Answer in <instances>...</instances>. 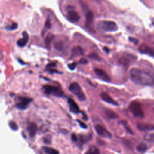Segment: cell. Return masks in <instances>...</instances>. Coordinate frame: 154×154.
Listing matches in <instances>:
<instances>
[{
	"label": "cell",
	"instance_id": "obj_1",
	"mask_svg": "<svg viewBox=\"0 0 154 154\" xmlns=\"http://www.w3.org/2000/svg\"><path fill=\"white\" fill-rule=\"evenodd\" d=\"M130 78L136 84L151 86L154 84V78L148 72L138 68H132L130 70Z\"/></svg>",
	"mask_w": 154,
	"mask_h": 154
},
{
	"label": "cell",
	"instance_id": "obj_2",
	"mask_svg": "<svg viewBox=\"0 0 154 154\" xmlns=\"http://www.w3.org/2000/svg\"><path fill=\"white\" fill-rule=\"evenodd\" d=\"M69 91L75 94L81 101H84L86 99L85 95L80 85L76 82H72L69 87Z\"/></svg>",
	"mask_w": 154,
	"mask_h": 154
},
{
	"label": "cell",
	"instance_id": "obj_3",
	"mask_svg": "<svg viewBox=\"0 0 154 154\" xmlns=\"http://www.w3.org/2000/svg\"><path fill=\"white\" fill-rule=\"evenodd\" d=\"M130 111L136 117L143 118L144 116V111L143 110L141 104L137 101H132L129 105Z\"/></svg>",
	"mask_w": 154,
	"mask_h": 154
},
{
	"label": "cell",
	"instance_id": "obj_4",
	"mask_svg": "<svg viewBox=\"0 0 154 154\" xmlns=\"http://www.w3.org/2000/svg\"><path fill=\"white\" fill-rule=\"evenodd\" d=\"M100 28L106 32H114L117 30L118 26L116 22L109 20H102L99 23Z\"/></svg>",
	"mask_w": 154,
	"mask_h": 154
},
{
	"label": "cell",
	"instance_id": "obj_5",
	"mask_svg": "<svg viewBox=\"0 0 154 154\" xmlns=\"http://www.w3.org/2000/svg\"><path fill=\"white\" fill-rule=\"evenodd\" d=\"M43 90L47 94H52L57 97H63L64 96L63 91L58 87L55 86L45 85L43 87Z\"/></svg>",
	"mask_w": 154,
	"mask_h": 154
},
{
	"label": "cell",
	"instance_id": "obj_6",
	"mask_svg": "<svg viewBox=\"0 0 154 154\" xmlns=\"http://www.w3.org/2000/svg\"><path fill=\"white\" fill-rule=\"evenodd\" d=\"M95 131L96 133L100 137L104 138H111V133L107 131L103 126H101L100 125H97L94 127Z\"/></svg>",
	"mask_w": 154,
	"mask_h": 154
},
{
	"label": "cell",
	"instance_id": "obj_7",
	"mask_svg": "<svg viewBox=\"0 0 154 154\" xmlns=\"http://www.w3.org/2000/svg\"><path fill=\"white\" fill-rule=\"evenodd\" d=\"M136 59V57L131 54H125L119 59V63L123 66H128L131 62Z\"/></svg>",
	"mask_w": 154,
	"mask_h": 154
},
{
	"label": "cell",
	"instance_id": "obj_8",
	"mask_svg": "<svg viewBox=\"0 0 154 154\" xmlns=\"http://www.w3.org/2000/svg\"><path fill=\"white\" fill-rule=\"evenodd\" d=\"M19 102L16 104V107L19 109L23 110L27 108L29 102L32 101V99L25 97H19Z\"/></svg>",
	"mask_w": 154,
	"mask_h": 154
},
{
	"label": "cell",
	"instance_id": "obj_9",
	"mask_svg": "<svg viewBox=\"0 0 154 154\" xmlns=\"http://www.w3.org/2000/svg\"><path fill=\"white\" fill-rule=\"evenodd\" d=\"M139 51L143 54H147L150 56L154 57V48L142 44L139 47Z\"/></svg>",
	"mask_w": 154,
	"mask_h": 154
},
{
	"label": "cell",
	"instance_id": "obj_10",
	"mask_svg": "<svg viewBox=\"0 0 154 154\" xmlns=\"http://www.w3.org/2000/svg\"><path fill=\"white\" fill-rule=\"evenodd\" d=\"M94 72L99 78H100L101 79L103 80L104 81H106V82L110 81L111 79H110L109 76L103 70L98 69V68H95L94 69Z\"/></svg>",
	"mask_w": 154,
	"mask_h": 154
},
{
	"label": "cell",
	"instance_id": "obj_11",
	"mask_svg": "<svg viewBox=\"0 0 154 154\" xmlns=\"http://www.w3.org/2000/svg\"><path fill=\"white\" fill-rule=\"evenodd\" d=\"M67 16L68 19L73 23L77 22L80 19V16H79L78 13L74 10H70L67 13Z\"/></svg>",
	"mask_w": 154,
	"mask_h": 154
},
{
	"label": "cell",
	"instance_id": "obj_12",
	"mask_svg": "<svg viewBox=\"0 0 154 154\" xmlns=\"http://www.w3.org/2000/svg\"><path fill=\"white\" fill-rule=\"evenodd\" d=\"M69 105V109L70 111L74 113V114H77L79 112V108L76 104V103L72 99V98H69L67 100Z\"/></svg>",
	"mask_w": 154,
	"mask_h": 154
},
{
	"label": "cell",
	"instance_id": "obj_13",
	"mask_svg": "<svg viewBox=\"0 0 154 154\" xmlns=\"http://www.w3.org/2000/svg\"><path fill=\"white\" fill-rule=\"evenodd\" d=\"M100 97L102 98V99L103 100H104L105 102L114 105H117L118 103H117V102H116L108 93H105V92H103L101 93L100 94Z\"/></svg>",
	"mask_w": 154,
	"mask_h": 154
},
{
	"label": "cell",
	"instance_id": "obj_14",
	"mask_svg": "<svg viewBox=\"0 0 154 154\" xmlns=\"http://www.w3.org/2000/svg\"><path fill=\"white\" fill-rule=\"evenodd\" d=\"M138 129L141 131H151L154 129V125L151 123H139L137 125Z\"/></svg>",
	"mask_w": 154,
	"mask_h": 154
},
{
	"label": "cell",
	"instance_id": "obj_15",
	"mask_svg": "<svg viewBox=\"0 0 154 154\" xmlns=\"http://www.w3.org/2000/svg\"><path fill=\"white\" fill-rule=\"evenodd\" d=\"M27 131L29 137L31 138H33L35 135L37 131V126L36 124L34 123H30L27 128Z\"/></svg>",
	"mask_w": 154,
	"mask_h": 154
},
{
	"label": "cell",
	"instance_id": "obj_16",
	"mask_svg": "<svg viewBox=\"0 0 154 154\" xmlns=\"http://www.w3.org/2000/svg\"><path fill=\"white\" fill-rule=\"evenodd\" d=\"M22 35H23V38L22 39H19L17 42V45L19 46H20V47L25 46L26 45V43H27V42L28 41V38H29L28 35L26 32H23Z\"/></svg>",
	"mask_w": 154,
	"mask_h": 154
},
{
	"label": "cell",
	"instance_id": "obj_17",
	"mask_svg": "<svg viewBox=\"0 0 154 154\" xmlns=\"http://www.w3.org/2000/svg\"><path fill=\"white\" fill-rule=\"evenodd\" d=\"M83 54V51L82 48L79 46H75L74 47L72 50V57H78Z\"/></svg>",
	"mask_w": 154,
	"mask_h": 154
},
{
	"label": "cell",
	"instance_id": "obj_18",
	"mask_svg": "<svg viewBox=\"0 0 154 154\" xmlns=\"http://www.w3.org/2000/svg\"><path fill=\"white\" fill-rule=\"evenodd\" d=\"M43 149L45 151V152L47 154H59V152L57 150L53 149L52 147H43Z\"/></svg>",
	"mask_w": 154,
	"mask_h": 154
},
{
	"label": "cell",
	"instance_id": "obj_19",
	"mask_svg": "<svg viewBox=\"0 0 154 154\" xmlns=\"http://www.w3.org/2000/svg\"><path fill=\"white\" fill-rule=\"evenodd\" d=\"M99 149L95 146H91L88 148L84 154H99Z\"/></svg>",
	"mask_w": 154,
	"mask_h": 154
},
{
	"label": "cell",
	"instance_id": "obj_20",
	"mask_svg": "<svg viewBox=\"0 0 154 154\" xmlns=\"http://www.w3.org/2000/svg\"><path fill=\"white\" fill-rule=\"evenodd\" d=\"M85 22H86V25H90L91 24V23L93 21V14L92 12L91 11H88L86 13L85 15Z\"/></svg>",
	"mask_w": 154,
	"mask_h": 154
},
{
	"label": "cell",
	"instance_id": "obj_21",
	"mask_svg": "<svg viewBox=\"0 0 154 154\" xmlns=\"http://www.w3.org/2000/svg\"><path fill=\"white\" fill-rule=\"evenodd\" d=\"M105 114L110 119H114L117 117V115L112 110H110L109 109H105Z\"/></svg>",
	"mask_w": 154,
	"mask_h": 154
},
{
	"label": "cell",
	"instance_id": "obj_22",
	"mask_svg": "<svg viewBox=\"0 0 154 154\" xmlns=\"http://www.w3.org/2000/svg\"><path fill=\"white\" fill-rule=\"evenodd\" d=\"M144 138L146 140L151 142V143H154V133H149L147 134L144 136Z\"/></svg>",
	"mask_w": 154,
	"mask_h": 154
},
{
	"label": "cell",
	"instance_id": "obj_23",
	"mask_svg": "<svg viewBox=\"0 0 154 154\" xmlns=\"http://www.w3.org/2000/svg\"><path fill=\"white\" fill-rule=\"evenodd\" d=\"M54 36L52 34H49L46 36V37L45 39V43L47 46H49L51 42V41L53 40Z\"/></svg>",
	"mask_w": 154,
	"mask_h": 154
},
{
	"label": "cell",
	"instance_id": "obj_24",
	"mask_svg": "<svg viewBox=\"0 0 154 154\" xmlns=\"http://www.w3.org/2000/svg\"><path fill=\"white\" fill-rule=\"evenodd\" d=\"M137 149L139 151V152H143L144 151H146L147 149V146L143 143H141L139 145L137 146Z\"/></svg>",
	"mask_w": 154,
	"mask_h": 154
},
{
	"label": "cell",
	"instance_id": "obj_25",
	"mask_svg": "<svg viewBox=\"0 0 154 154\" xmlns=\"http://www.w3.org/2000/svg\"><path fill=\"white\" fill-rule=\"evenodd\" d=\"M9 126L10 127V128L13 130V131H17L18 129V126L16 124V122H13V121H10L9 122Z\"/></svg>",
	"mask_w": 154,
	"mask_h": 154
},
{
	"label": "cell",
	"instance_id": "obj_26",
	"mask_svg": "<svg viewBox=\"0 0 154 154\" xmlns=\"http://www.w3.org/2000/svg\"><path fill=\"white\" fill-rule=\"evenodd\" d=\"M17 28V25L16 23H13L10 26H8V27H7L6 28L7 29H10V30H13V29H15Z\"/></svg>",
	"mask_w": 154,
	"mask_h": 154
},
{
	"label": "cell",
	"instance_id": "obj_27",
	"mask_svg": "<svg viewBox=\"0 0 154 154\" xmlns=\"http://www.w3.org/2000/svg\"><path fill=\"white\" fill-rule=\"evenodd\" d=\"M55 49L60 51L62 49V43L61 42H57L55 44Z\"/></svg>",
	"mask_w": 154,
	"mask_h": 154
},
{
	"label": "cell",
	"instance_id": "obj_28",
	"mask_svg": "<svg viewBox=\"0 0 154 154\" xmlns=\"http://www.w3.org/2000/svg\"><path fill=\"white\" fill-rule=\"evenodd\" d=\"M43 141H44L45 143L49 144L51 143V137H45L43 138Z\"/></svg>",
	"mask_w": 154,
	"mask_h": 154
},
{
	"label": "cell",
	"instance_id": "obj_29",
	"mask_svg": "<svg viewBox=\"0 0 154 154\" xmlns=\"http://www.w3.org/2000/svg\"><path fill=\"white\" fill-rule=\"evenodd\" d=\"M76 63H71V64H69V65H68V67L70 69V70H74L75 69V67H76Z\"/></svg>",
	"mask_w": 154,
	"mask_h": 154
},
{
	"label": "cell",
	"instance_id": "obj_30",
	"mask_svg": "<svg viewBox=\"0 0 154 154\" xmlns=\"http://www.w3.org/2000/svg\"><path fill=\"white\" fill-rule=\"evenodd\" d=\"M56 66V63H49L47 65V69H53V67H55Z\"/></svg>",
	"mask_w": 154,
	"mask_h": 154
},
{
	"label": "cell",
	"instance_id": "obj_31",
	"mask_svg": "<svg viewBox=\"0 0 154 154\" xmlns=\"http://www.w3.org/2000/svg\"><path fill=\"white\" fill-rule=\"evenodd\" d=\"M45 27L46 28H48V29H49V28H51V22H50V20H49V19H47V20H46V23H45Z\"/></svg>",
	"mask_w": 154,
	"mask_h": 154
},
{
	"label": "cell",
	"instance_id": "obj_32",
	"mask_svg": "<svg viewBox=\"0 0 154 154\" xmlns=\"http://www.w3.org/2000/svg\"><path fill=\"white\" fill-rule=\"evenodd\" d=\"M78 122L79 125H80L81 127H82V128H84V129H86V128H87V125H86L84 123H83V122H81V121H79V120H78Z\"/></svg>",
	"mask_w": 154,
	"mask_h": 154
},
{
	"label": "cell",
	"instance_id": "obj_33",
	"mask_svg": "<svg viewBox=\"0 0 154 154\" xmlns=\"http://www.w3.org/2000/svg\"><path fill=\"white\" fill-rule=\"evenodd\" d=\"M71 138H72V141H75V142L77 141V140H78V138H77L76 135L75 134H73L72 135Z\"/></svg>",
	"mask_w": 154,
	"mask_h": 154
},
{
	"label": "cell",
	"instance_id": "obj_34",
	"mask_svg": "<svg viewBox=\"0 0 154 154\" xmlns=\"http://www.w3.org/2000/svg\"><path fill=\"white\" fill-rule=\"evenodd\" d=\"M87 63H88V61L85 59H84V58H81L79 61V63H81V64H87Z\"/></svg>",
	"mask_w": 154,
	"mask_h": 154
},
{
	"label": "cell",
	"instance_id": "obj_35",
	"mask_svg": "<svg viewBox=\"0 0 154 154\" xmlns=\"http://www.w3.org/2000/svg\"><path fill=\"white\" fill-rule=\"evenodd\" d=\"M130 40H131L132 42H134V43H135V44H137V43H138V40H135V38H130Z\"/></svg>",
	"mask_w": 154,
	"mask_h": 154
},
{
	"label": "cell",
	"instance_id": "obj_36",
	"mask_svg": "<svg viewBox=\"0 0 154 154\" xmlns=\"http://www.w3.org/2000/svg\"><path fill=\"white\" fill-rule=\"evenodd\" d=\"M103 49H104V50H105V51H106V52H109V49H108L107 48L105 47Z\"/></svg>",
	"mask_w": 154,
	"mask_h": 154
}]
</instances>
